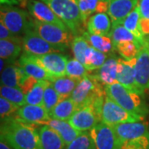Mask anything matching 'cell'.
Here are the masks:
<instances>
[{
  "label": "cell",
  "instance_id": "6da1fadb",
  "mask_svg": "<svg viewBox=\"0 0 149 149\" xmlns=\"http://www.w3.org/2000/svg\"><path fill=\"white\" fill-rule=\"evenodd\" d=\"M37 126L15 118H8L1 121V139L13 149H42Z\"/></svg>",
  "mask_w": 149,
  "mask_h": 149
},
{
  "label": "cell",
  "instance_id": "7a4b0ae2",
  "mask_svg": "<svg viewBox=\"0 0 149 149\" xmlns=\"http://www.w3.org/2000/svg\"><path fill=\"white\" fill-rule=\"evenodd\" d=\"M105 96V89L103 88V85L90 74L79 81L70 98L75 104L77 109L87 104H91L100 114Z\"/></svg>",
  "mask_w": 149,
  "mask_h": 149
},
{
  "label": "cell",
  "instance_id": "3957f363",
  "mask_svg": "<svg viewBox=\"0 0 149 149\" xmlns=\"http://www.w3.org/2000/svg\"><path fill=\"white\" fill-rule=\"evenodd\" d=\"M104 89L108 97L128 111L143 118L148 114V107L143 101L141 95L129 91L118 82L106 85Z\"/></svg>",
  "mask_w": 149,
  "mask_h": 149
},
{
  "label": "cell",
  "instance_id": "277c9868",
  "mask_svg": "<svg viewBox=\"0 0 149 149\" xmlns=\"http://www.w3.org/2000/svg\"><path fill=\"white\" fill-rule=\"evenodd\" d=\"M47 4L63 21L75 36L81 26L82 20L79 8V0H41Z\"/></svg>",
  "mask_w": 149,
  "mask_h": 149
},
{
  "label": "cell",
  "instance_id": "5b68a950",
  "mask_svg": "<svg viewBox=\"0 0 149 149\" xmlns=\"http://www.w3.org/2000/svg\"><path fill=\"white\" fill-rule=\"evenodd\" d=\"M32 26L34 30L45 41L55 47L65 51L71 46L73 33L70 31L69 28L59 27L52 23L43 22L37 19H32Z\"/></svg>",
  "mask_w": 149,
  "mask_h": 149
},
{
  "label": "cell",
  "instance_id": "8992f818",
  "mask_svg": "<svg viewBox=\"0 0 149 149\" xmlns=\"http://www.w3.org/2000/svg\"><path fill=\"white\" fill-rule=\"evenodd\" d=\"M101 122H104L110 126L127 122H138L143 121V117L134 114L127 109H123L118 104L105 96L104 102L101 109Z\"/></svg>",
  "mask_w": 149,
  "mask_h": 149
},
{
  "label": "cell",
  "instance_id": "52a82bcc",
  "mask_svg": "<svg viewBox=\"0 0 149 149\" xmlns=\"http://www.w3.org/2000/svg\"><path fill=\"white\" fill-rule=\"evenodd\" d=\"M22 48L26 53L35 56H42L46 54L63 52L62 49L55 47L45 41L34 30L32 26V19L31 24L24 32V35L22 37Z\"/></svg>",
  "mask_w": 149,
  "mask_h": 149
},
{
  "label": "cell",
  "instance_id": "ba28073f",
  "mask_svg": "<svg viewBox=\"0 0 149 149\" xmlns=\"http://www.w3.org/2000/svg\"><path fill=\"white\" fill-rule=\"evenodd\" d=\"M0 19L1 22L16 35L22 32L24 33L32 21V18L26 11L13 6L1 7Z\"/></svg>",
  "mask_w": 149,
  "mask_h": 149
},
{
  "label": "cell",
  "instance_id": "9c48e42d",
  "mask_svg": "<svg viewBox=\"0 0 149 149\" xmlns=\"http://www.w3.org/2000/svg\"><path fill=\"white\" fill-rule=\"evenodd\" d=\"M26 55L55 78L65 76V69L68 58L64 55L59 52L42 56H35L28 53H26Z\"/></svg>",
  "mask_w": 149,
  "mask_h": 149
},
{
  "label": "cell",
  "instance_id": "30bf717a",
  "mask_svg": "<svg viewBox=\"0 0 149 149\" xmlns=\"http://www.w3.org/2000/svg\"><path fill=\"white\" fill-rule=\"evenodd\" d=\"M89 133L96 149L120 148V143L113 126L100 122Z\"/></svg>",
  "mask_w": 149,
  "mask_h": 149
},
{
  "label": "cell",
  "instance_id": "8fae6325",
  "mask_svg": "<svg viewBox=\"0 0 149 149\" xmlns=\"http://www.w3.org/2000/svg\"><path fill=\"white\" fill-rule=\"evenodd\" d=\"M68 122L73 128L80 132H89L99 123L101 122V117L93 105L87 104L79 108Z\"/></svg>",
  "mask_w": 149,
  "mask_h": 149
},
{
  "label": "cell",
  "instance_id": "7c38bea8",
  "mask_svg": "<svg viewBox=\"0 0 149 149\" xmlns=\"http://www.w3.org/2000/svg\"><path fill=\"white\" fill-rule=\"evenodd\" d=\"M135 80L141 91L144 93L149 90V50L144 42L139 49L134 65Z\"/></svg>",
  "mask_w": 149,
  "mask_h": 149
},
{
  "label": "cell",
  "instance_id": "4fadbf2b",
  "mask_svg": "<svg viewBox=\"0 0 149 149\" xmlns=\"http://www.w3.org/2000/svg\"><path fill=\"white\" fill-rule=\"evenodd\" d=\"M27 7L30 14L34 17V19L47 23H52L64 28H68L63 21L54 13L53 10L42 1L30 0L27 3Z\"/></svg>",
  "mask_w": 149,
  "mask_h": 149
},
{
  "label": "cell",
  "instance_id": "5bb4252c",
  "mask_svg": "<svg viewBox=\"0 0 149 149\" xmlns=\"http://www.w3.org/2000/svg\"><path fill=\"white\" fill-rule=\"evenodd\" d=\"M113 128L117 134L120 144L149 133V124L143 121L123 123L113 125Z\"/></svg>",
  "mask_w": 149,
  "mask_h": 149
},
{
  "label": "cell",
  "instance_id": "9a60e30c",
  "mask_svg": "<svg viewBox=\"0 0 149 149\" xmlns=\"http://www.w3.org/2000/svg\"><path fill=\"white\" fill-rule=\"evenodd\" d=\"M13 118L36 125H45L51 118L47 109L43 105L33 104H25L20 107Z\"/></svg>",
  "mask_w": 149,
  "mask_h": 149
},
{
  "label": "cell",
  "instance_id": "2e32d148",
  "mask_svg": "<svg viewBox=\"0 0 149 149\" xmlns=\"http://www.w3.org/2000/svg\"><path fill=\"white\" fill-rule=\"evenodd\" d=\"M136 63V57L130 61L118 58V82L126 87L128 90L136 92L143 95V93L138 86L134 74V65Z\"/></svg>",
  "mask_w": 149,
  "mask_h": 149
},
{
  "label": "cell",
  "instance_id": "e0dca14e",
  "mask_svg": "<svg viewBox=\"0 0 149 149\" xmlns=\"http://www.w3.org/2000/svg\"><path fill=\"white\" fill-rule=\"evenodd\" d=\"M108 14L112 25L123 24L128 14L139 5V0H108Z\"/></svg>",
  "mask_w": 149,
  "mask_h": 149
},
{
  "label": "cell",
  "instance_id": "ac0fdd59",
  "mask_svg": "<svg viewBox=\"0 0 149 149\" xmlns=\"http://www.w3.org/2000/svg\"><path fill=\"white\" fill-rule=\"evenodd\" d=\"M118 59L110 56L107 58L100 68L95 70V73L91 75L104 86L113 85L118 82Z\"/></svg>",
  "mask_w": 149,
  "mask_h": 149
},
{
  "label": "cell",
  "instance_id": "d6986e66",
  "mask_svg": "<svg viewBox=\"0 0 149 149\" xmlns=\"http://www.w3.org/2000/svg\"><path fill=\"white\" fill-rule=\"evenodd\" d=\"M87 32L91 34L109 36L112 28V22L107 13H95L89 18L86 24Z\"/></svg>",
  "mask_w": 149,
  "mask_h": 149
},
{
  "label": "cell",
  "instance_id": "ffe728a7",
  "mask_svg": "<svg viewBox=\"0 0 149 149\" xmlns=\"http://www.w3.org/2000/svg\"><path fill=\"white\" fill-rule=\"evenodd\" d=\"M40 143L42 149H65L63 139L55 131L53 128L48 125H41L38 128Z\"/></svg>",
  "mask_w": 149,
  "mask_h": 149
},
{
  "label": "cell",
  "instance_id": "44dd1931",
  "mask_svg": "<svg viewBox=\"0 0 149 149\" xmlns=\"http://www.w3.org/2000/svg\"><path fill=\"white\" fill-rule=\"evenodd\" d=\"M82 23L86 26L89 18L98 13H107L109 9L108 0H79Z\"/></svg>",
  "mask_w": 149,
  "mask_h": 149
},
{
  "label": "cell",
  "instance_id": "7402d4cb",
  "mask_svg": "<svg viewBox=\"0 0 149 149\" xmlns=\"http://www.w3.org/2000/svg\"><path fill=\"white\" fill-rule=\"evenodd\" d=\"M45 125H48L51 128H53L55 131H56L59 133V135L61 137V139H63L65 146L70 143L82 133L73 128L72 125L68 121L65 120L50 118V120H48Z\"/></svg>",
  "mask_w": 149,
  "mask_h": 149
},
{
  "label": "cell",
  "instance_id": "603a6c76",
  "mask_svg": "<svg viewBox=\"0 0 149 149\" xmlns=\"http://www.w3.org/2000/svg\"><path fill=\"white\" fill-rule=\"evenodd\" d=\"M22 48V39L17 37L13 39H1L0 41V56L1 58L9 63L15 62L20 55Z\"/></svg>",
  "mask_w": 149,
  "mask_h": 149
},
{
  "label": "cell",
  "instance_id": "cb8c5ba5",
  "mask_svg": "<svg viewBox=\"0 0 149 149\" xmlns=\"http://www.w3.org/2000/svg\"><path fill=\"white\" fill-rule=\"evenodd\" d=\"M18 64L24 69L28 75L33 76L37 78V80H46L52 81L55 79V77L51 75L40 65H38L36 62H34L32 60L29 58L25 52L22 54L20 59L18 61Z\"/></svg>",
  "mask_w": 149,
  "mask_h": 149
},
{
  "label": "cell",
  "instance_id": "d4e9b609",
  "mask_svg": "<svg viewBox=\"0 0 149 149\" xmlns=\"http://www.w3.org/2000/svg\"><path fill=\"white\" fill-rule=\"evenodd\" d=\"M76 110L77 107L72 99L69 97L59 102L51 111H49V116L53 119L68 121Z\"/></svg>",
  "mask_w": 149,
  "mask_h": 149
},
{
  "label": "cell",
  "instance_id": "484cf974",
  "mask_svg": "<svg viewBox=\"0 0 149 149\" xmlns=\"http://www.w3.org/2000/svg\"><path fill=\"white\" fill-rule=\"evenodd\" d=\"M83 37L87 40L90 46L101 52L105 54L111 53L115 50L113 41L109 36L95 35L85 32L83 33Z\"/></svg>",
  "mask_w": 149,
  "mask_h": 149
},
{
  "label": "cell",
  "instance_id": "4316f807",
  "mask_svg": "<svg viewBox=\"0 0 149 149\" xmlns=\"http://www.w3.org/2000/svg\"><path fill=\"white\" fill-rule=\"evenodd\" d=\"M79 81L80 80L65 75L55 78L52 81H51V85L61 95L62 100H65L70 97Z\"/></svg>",
  "mask_w": 149,
  "mask_h": 149
},
{
  "label": "cell",
  "instance_id": "83f0119b",
  "mask_svg": "<svg viewBox=\"0 0 149 149\" xmlns=\"http://www.w3.org/2000/svg\"><path fill=\"white\" fill-rule=\"evenodd\" d=\"M109 37H110L112 39L115 48H116V46L119 43L124 42H133L136 44H138L139 47H142L143 46V44L141 42L132 32H129L123 24L112 25L111 31Z\"/></svg>",
  "mask_w": 149,
  "mask_h": 149
},
{
  "label": "cell",
  "instance_id": "f1b7e54d",
  "mask_svg": "<svg viewBox=\"0 0 149 149\" xmlns=\"http://www.w3.org/2000/svg\"><path fill=\"white\" fill-rule=\"evenodd\" d=\"M140 18H141V13L138 5L124 19L123 25L126 27L129 32H132L141 42L144 44L145 37L143 35V33L140 30V25H139Z\"/></svg>",
  "mask_w": 149,
  "mask_h": 149
},
{
  "label": "cell",
  "instance_id": "f546056e",
  "mask_svg": "<svg viewBox=\"0 0 149 149\" xmlns=\"http://www.w3.org/2000/svg\"><path fill=\"white\" fill-rule=\"evenodd\" d=\"M85 68L89 71H95L100 68L107 60V55L90 46L85 52Z\"/></svg>",
  "mask_w": 149,
  "mask_h": 149
},
{
  "label": "cell",
  "instance_id": "4dcf8cb0",
  "mask_svg": "<svg viewBox=\"0 0 149 149\" xmlns=\"http://www.w3.org/2000/svg\"><path fill=\"white\" fill-rule=\"evenodd\" d=\"M51 81L46 80H39L31 91L26 95V104L43 105L44 92Z\"/></svg>",
  "mask_w": 149,
  "mask_h": 149
},
{
  "label": "cell",
  "instance_id": "1f68e13d",
  "mask_svg": "<svg viewBox=\"0 0 149 149\" xmlns=\"http://www.w3.org/2000/svg\"><path fill=\"white\" fill-rule=\"evenodd\" d=\"M1 85L20 89L18 63L15 64L13 62L6 65L5 69L2 71L1 74Z\"/></svg>",
  "mask_w": 149,
  "mask_h": 149
},
{
  "label": "cell",
  "instance_id": "d6a6232c",
  "mask_svg": "<svg viewBox=\"0 0 149 149\" xmlns=\"http://www.w3.org/2000/svg\"><path fill=\"white\" fill-rule=\"evenodd\" d=\"M1 96L19 107L26 104V95L21 89L1 85Z\"/></svg>",
  "mask_w": 149,
  "mask_h": 149
},
{
  "label": "cell",
  "instance_id": "836d02e7",
  "mask_svg": "<svg viewBox=\"0 0 149 149\" xmlns=\"http://www.w3.org/2000/svg\"><path fill=\"white\" fill-rule=\"evenodd\" d=\"M89 70L85 66L76 59L68 60L65 69V75L76 80H80L89 75Z\"/></svg>",
  "mask_w": 149,
  "mask_h": 149
},
{
  "label": "cell",
  "instance_id": "e575fe53",
  "mask_svg": "<svg viewBox=\"0 0 149 149\" xmlns=\"http://www.w3.org/2000/svg\"><path fill=\"white\" fill-rule=\"evenodd\" d=\"M71 50L74 58L80 61L82 64H85V52L90 47V44L87 40L82 36H75L71 42Z\"/></svg>",
  "mask_w": 149,
  "mask_h": 149
},
{
  "label": "cell",
  "instance_id": "d590c367",
  "mask_svg": "<svg viewBox=\"0 0 149 149\" xmlns=\"http://www.w3.org/2000/svg\"><path fill=\"white\" fill-rule=\"evenodd\" d=\"M65 149H96L89 132H82Z\"/></svg>",
  "mask_w": 149,
  "mask_h": 149
},
{
  "label": "cell",
  "instance_id": "8d00e7d4",
  "mask_svg": "<svg viewBox=\"0 0 149 149\" xmlns=\"http://www.w3.org/2000/svg\"><path fill=\"white\" fill-rule=\"evenodd\" d=\"M140 48L138 44L133 42H124L117 45L115 49L124 60L130 61L137 56Z\"/></svg>",
  "mask_w": 149,
  "mask_h": 149
},
{
  "label": "cell",
  "instance_id": "74e56055",
  "mask_svg": "<svg viewBox=\"0 0 149 149\" xmlns=\"http://www.w3.org/2000/svg\"><path fill=\"white\" fill-rule=\"evenodd\" d=\"M61 100H62V98L52 87V85L50 84L44 92L43 106L47 109V110L49 113V111H51L54 107Z\"/></svg>",
  "mask_w": 149,
  "mask_h": 149
},
{
  "label": "cell",
  "instance_id": "f35d334b",
  "mask_svg": "<svg viewBox=\"0 0 149 149\" xmlns=\"http://www.w3.org/2000/svg\"><path fill=\"white\" fill-rule=\"evenodd\" d=\"M20 107L15 104L12 103L8 100L2 97L0 98V116L1 121L5 119L13 118L16 115L17 112L19 109Z\"/></svg>",
  "mask_w": 149,
  "mask_h": 149
},
{
  "label": "cell",
  "instance_id": "ab89813d",
  "mask_svg": "<svg viewBox=\"0 0 149 149\" xmlns=\"http://www.w3.org/2000/svg\"><path fill=\"white\" fill-rule=\"evenodd\" d=\"M120 149H149V133L138 139L123 142Z\"/></svg>",
  "mask_w": 149,
  "mask_h": 149
},
{
  "label": "cell",
  "instance_id": "60d3db41",
  "mask_svg": "<svg viewBox=\"0 0 149 149\" xmlns=\"http://www.w3.org/2000/svg\"><path fill=\"white\" fill-rule=\"evenodd\" d=\"M38 80H37V78L31 76V75H28L27 78H25L24 80L20 84V89L25 95H27V93L34 87V85L37 84Z\"/></svg>",
  "mask_w": 149,
  "mask_h": 149
},
{
  "label": "cell",
  "instance_id": "b9f144b4",
  "mask_svg": "<svg viewBox=\"0 0 149 149\" xmlns=\"http://www.w3.org/2000/svg\"><path fill=\"white\" fill-rule=\"evenodd\" d=\"M16 37H17V35L11 32L3 22L0 23V38L1 39H13Z\"/></svg>",
  "mask_w": 149,
  "mask_h": 149
},
{
  "label": "cell",
  "instance_id": "7bdbcfd3",
  "mask_svg": "<svg viewBox=\"0 0 149 149\" xmlns=\"http://www.w3.org/2000/svg\"><path fill=\"white\" fill-rule=\"evenodd\" d=\"M141 17L149 19V0H139Z\"/></svg>",
  "mask_w": 149,
  "mask_h": 149
},
{
  "label": "cell",
  "instance_id": "ee69618b",
  "mask_svg": "<svg viewBox=\"0 0 149 149\" xmlns=\"http://www.w3.org/2000/svg\"><path fill=\"white\" fill-rule=\"evenodd\" d=\"M139 25H140V30L144 37L149 36V19L141 17Z\"/></svg>",
  "mask_w": 149,
  "mask_h": 149
},
{
  "label": "cell",
  "instance_id": "f6af8a7d",
  "mask_svg": "<svg viewBox=\"0 0 149 149\" xmlns=\"http://www.w3.org/2000/svg\"><path fill=\"white\" fill-rule=\"evenodd\" d=\"M1 5L6 6H23L26 5V0H0Z\"/></svg>",
  "mask_w": 149,
  "mask_h": 149
},
{
  "label": "cell",
  "instance_id": "bcb514c9",
  "mask_svg": "<svg viewBox=\"0 0 149 149\" xmlns=\"http://www.w3.org/2000/svg\"><path fill=\"white\" fill-rule=\"evenodd\" d=\"M0 149H13L3 139L0 140Z\"/></svg>",
  "mask_w": 149,
  "mask_h": 149
},
{
  "label": "cell",
  "instance_id": "7dc6e473",
  "mask_svg": "<svg viewBox=\"0 0 149 149\" xmlns=\"http://www.w3.org/2000/svg\"><path fill=\"white\" fill-rule=\"evenodd\" d=\"M145 44L147 45V47H148V48L149 50V37H148V38L145 37Z\"/></svg>",
  "mask_w": 149,
  "mask_h": 149
},
{
  "label": "cell",
  "instance_id": "c3c4849f",
  "mask_svg": "<svg viewBox=\"0 0 149 149\" xmlns=\"http://www.w3.org/2000/svg\"><path fill=\"white\" fill-rule=\"evenodd\" d=\"M118 149H120V148H118Z\"/></svg>",
  "mask_w": 149,
  "mask_h": 149
}]
</instances>
